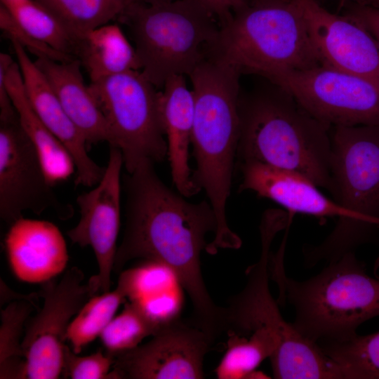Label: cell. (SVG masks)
Instances as JSON below:
<instances>
[{"label":"cell","mask_w":379,"mask_h":379,"mask_svg":"<svg viewBox=\"0 0 379 379\" xmlns=\"http://www.w3.org/2000/svg\"><path fill=\"white\" fill-rule=\"evenodd\" d=\"M154 165L144 161L124 175L126 227L113 271L121 272L135 258L168 266L191 299L193 321L214 340L225 331V310L209 295L200 260L208 244L206 236L216 231L214 211L208 201L189 202L170 189Z\"/></svg>","instance_id":"1"},{"label":"cell","mask_w":379,"mask_h":379,"mask_svg":"<svg viewBox=\"0 0 379 379\" xmlns=\"http://www.w3.org/2000/svg\"><path fill=\"white\" fill-rule=\"evenodd\" d=\"M240 74L211 56L189 75L194 103L191 145L196 168L192 179L206 192L217 221L213 239L207 246L211 254L241 245L226 216L239 138Z\"/></svg>","instance_id":"2"},{"label":"cell","mask_w":379,"mask_h":379,"mask_svg":"<svg viewBox=\"0 0 379 379\" xmlns=\"http://www.w3.org/2000/svg\"><path fill=\"white\" fill-rule=\"evenodd\" d=\"M240 93L239 163L255 161L299 173L332 192L331 126L272 84Z\"/></svg>","instance_id":"3"},{"label":"cell","mask_w":379,"mask_h":379,"mask_svg":"<svg viewBox=\"0 0 379 379\" xmlns=\"http://www.w3.org/2000/svg\"><path fill=\"white\" fill-rule=\"evenodd\" d=\"M286 236L270 255V277L279 288L277 302L295 310V328L318 344L341 341L357 334L365 321L379 316V280L367 274L354 252L329 263L318 274L299 281L286 276L284 257Z\"/></svg>","instance_id":"4"},{"label":"cell","mask_w":379,"mask_h":379,"mask_svg":"<svg viewBox=\"0 0 379 379\" xmlns=\"http://www.w3.org/2000/svg\"><path fill=\"white\" fill-rule=\"evenodd\" d=\"M331 135V194L350 216L319 244L303 246L308 267L335 262L379 235V124L333 126Z\"/></svg>","instance_id":"5"},{"label":"cell","mask_w":379,"mask_h":379,"mask_svg":"<svg viewBox=\"0 0 379 379\" xmlns=\"http://www.w3.org/2000/svg\"><path fill=\"white\" fill-rule=\"evenodd\" d=\"M288 213L266 211L260 225L259 260L246 270L244 289L230 300L225 309L226 333L248 335L259 329L269 331L277 348L270 358L277 379H345L340 367L319 346L304 338L283 318L269 287V262L272 243L277 234L290 225Z\"/></svg>","instance_id":"6"},{"label":"cell","mask_w":379,"mask_h":379,"mask_svg":"<svg viewBox=\"0 0 379 379\" xmlns=\"http://www.w3.org/2000/svg\"><path fill=\"white\" fill-rule=\"evenodd\" d=\"M211 55L270 82L320 65L296 0L244 3L222 22Z\"/></svg>","instance_id":"7"},{"label":"cell","mask_w":379,"mask_h":379,"mask_svg":"<svg viewBox=\"0 0 379 379\" xmlns=\"http://www.w3.org/2000/svg\"><path fill=\"white\" fill-rule=\"evenodd\" d=\"M117 20L128 29L140 71L157 88L173 75L189 76L211 56L220 28L194 0L128 4Z\"/></svg>","instance_id":"8"},{"label":"cell","mask_w":379,"mask_h":379,"mask_svg":"<svg viewBox=\"0 0 379 379\" xmlns=\"http://www.w3.org/2000/svg\"><path fill=\"white\" fill-rule=\"evenodd\" d=\"M89 86L106 120L109 147L120 149L127 173L144 161L164 160L168 147L159 91L140 70L91 81Z\"/></svg>","instance_id":"9"},{"label":"cell","mask_w":379,"mask_h":379,"mask_svg":"<svg viewBox=\"0 0 379 379\" xmlns=\"http://www.w3.org/2000/svg\"><path fill=\"white\" fill-rule=\"evenodd\" d=\"M271 83L331 126L379 124V83L368 78L320 64Z\"/></svg>","instance_id":"10"},{"label":"cell","mask_w":379,"mask_h":379,"mask_svg":"<svg viewBox=\"0 0 379 379\" xmlns=\"http://www.w3.org/2000/svg\"><path fill=\"white\" fill-rule=\"evenodd\" d=\"M36 147L20 125L17 112L0 115V216L12 224L25 211L51 209L62 219L73 208L57 197Z\"/></svg>","instance_id":"11"},{"label":"cell","mask_w":379,"mask_h":379,"mask_svg":"<svg viewBox=\"0 0 379 379\" xmlns=\"http://www.w3.org/2000/svg\"><path fill=\"white\" fill-rule=\"evenodd\" d=\"M77 267L67 270L58 281L43 283L41 309L30 319L22 343L26 378L56 379L62 374L69 326L83 305L95 295Z\"/></svg>","instance_id":"12"},{"label":"cell","mask_w":379,"mask_h":379,"mask_svg":"<svg viewBox=\"0 0 379 379\" xmlns=\"http://www.w3.org/2000/svg\"><path fill=\"white\" fill-rule=\"evenodd\" d=\"M213 340L192 320L163 326L146 343L114 355V379H201Z\"/></svg>","instance_id":"13"},{"label":"cell","mask_w":379,"mask_h":379,"mask_svg":"<svg viewBox=\"0 0 379 379\" xmlns=\"http://www.w3.org/2000/svg\"><path fill=\"white\" fill-rule=\"evenodd\" d=\"M124 159L119 149L110 147L107 165L93 188L77 198L80 218L67 234L73 244L91 246L98 273L88 282L95 294L109 291L120 226L121 172Z\"/></svg>","instance_id":"14"},{"label":"cell","mask_w":379,"mask_h":379,"mask_svg":"<svg viewBox=\"0 0 379 379\" xmlns=\"http://www.w3.org/2000/svg\"><path fill=\"white\" fill-rule=\"evenodd\" d=\"M320 64L379 83V45L361 25L315 0H296Z\"/></svg>","instance_id":"15"},{"label":"cell","mask_w":379,"mask_h":379,"mask_svg":"<svg viewBox=\"0 0 379 379\" xmlns=\"http://www.w3.org/2000/svg\"><path fill=\"white\" fill-rule=\"evenodd\" d=\"M11 41L31 107L74 160L75 185L95 186L102 178L105 168L90 157L86 140L67 114L51 84L34 60H31L27 50L15 40Z\"/></svg>","instance_id":"16"},{"label":"cell","mask_w":379,"mask_h":379,"mask_svg":"<svg viewBox=\"0 0 379 379\" xmlns=\"http://www.w3.org/2000/svg\"><path fill=\"white\" fill-rule=\"evenodd\" d=\"M4 243L9 266L21 281L45 283L67 266L66 241L49 221L22 217L11 224Z\"/></svg>","instance_id":"17"},{"label":"cell","mask_w":379,"mask_h":379,"mask_svg":"<svg viewBox=\"0 0 379 379\" xmlns=\"http://www.w3.org/2000/svg\"><path fill=\"white\" fill-rule=\"evenodd\" d=\"M242 182L239 190H251L288 211L317 217L349 218V213L325 197L311 180L289 171L255 161L240 163Z\"/></svg>","instance_id":"18"},{"label":"cell","mask_w":379,"mask_h":379,"mask_svg":"<svg viewBox=\"0 0 379 379\" xmlns=\"http://www.w3.org/2000/svg\"><path fill=\"white\" fill-rule=\"evenodd\" d=\"M159 103L173 182L182 196L192 197L200 190L193 181L189 164L194 103L184 75L166 80L159 91Z\"/></svg>","instance_id":"19"},{"label":"cell","mask_w":379,"mask_h":379,"mask_svg":"<svg viewBox=\"0 0 379 379\" xmlns=\"http://www.w3.org/2000/svg\"><path fill=\"white\" fill-rule=\"evenodd\" d=\"M34 62L53 88L68 117L88 144L105 141L109 134L105 117L81 72L77 58L60 61L45 56Z\"/></svg>","instance_id":"20"},{"label":"cell","mask_w":379,"mask_h":379,"mask_svg":"<svg viewBox=\"0 0 379 379\" xmlns=\"http://www.w3.org/2000/svg\"><path fill=\"white\" fill-rule=\"evenodd\" d=\"M130 301L139 304L161 325L180 318L183 287L168 266L154 260L121 272L118 280Z\"/></svg>","instance_id":"21"},{"label":"cell","mask_w":379,"mask_h":379,"mask_svg":"<svg viewBox=\"0 0 379 379\" xmlns=\"http://www.w3.org/2000/svg\"><path fill=\"white\" fill-rule=\"evenodd\" d=\"M6 84L20 125L38 150L49 182L53 185L67 180L75 173L74 160L63 145L43 124L31 107L16 61L8 70Z\"/></svg>","instance_id":"22"},{"label":"cell","mask_w":379,"mask_h":379,"mask_svg":"<svg viewBox=\"0 0 379 379\" xmlns=\"http://www.w3.org/2000/svg\"><path fill=\"white\" fill-rule=\"evenodd\" d=\"M77 58L85 67L91 81L140 70L135 49L117 24L107 23L84 34Z\"/></svg>","instance_id":"23"},{"label":"cell","mask_w":379,"mask_h":379,"mask_svg":"<svg viewBox=\"0 0 379 379\" xmlns=\"http://www.w3.org/2000/svg\"><path fill=\"white\" fill-rule=\"evenodd\" d=\"M15 21L38 41L77 58L80 38L35 0H1Z\"/></svg>","instance_id":"24"},{"label":"cell","mask_w":379,"mask_h":379,"mask_svg":"<svg viewBox=\"0 0 379 379\" xmlns=\"http://www.w3.org/2000/svg\"><path fill=\"white\" fill-rule=\"evenodd\" d=\"M227 349L215 370L218 379L267 378L256 371L262 361L270 358L277 348L275 338L259 329L248 335L227 333Z\"/></svg>","instance_id":"25"},{"label":"cell","mask_w":379,"mask_h":379,"mask_svg":"<svg viewBox=\"0 0 379 379\" xmlns=\"http://www.w3.org/2000/svg\"><path fill=\"white\" fill-rule=\"evenodd\" d=\"M30 300L11 301L1 310L0 378H26V361L22 343L25 322L36 307Z\"/></svg>","instance_id":"26"},{"label":"cell","mask_w":379,"mask_h":379,"mask_svg":"<svg viewBox=\"0 0 379 379\" xmlns=\"http://www.w3.org/2000/svg\"><path fill=\"white\" fill-rule=\"evenodd\" d=\"M317 345L341 368L345 379H379V331Z\"/></svg>","instance_id":"27"},{"label":"cell","mask_w":379,"mask_h":379,"mask_svg":"<svg viewBox=\"0 0 379 379\" xmlns=\"http://www.w3.org/2000/svg\"><path fill=\"white\" fill-rule=\"evenodd\" d=\"M81 38L86 32L118 19L124 0H35Z\"/></svg>","instance_id":"28"},{"label":"cell","mask_w":379,"mask_h":379,"mask_svg":"<svg viewBox=\"0 0 379 379\" xmlns=\"http://www.w3.org/2000/svg\"><path fill=\"white\" fill-rule=\"evenodd\" d=\"M126 298L124 289L117 284L114 291L95 295L83 305L72 320L67 333V340L74 353L79 354L100 335Z\"/></svg>","instance_id":"29"},{"label":"cell","mask_w":379,"mask_h":379,"mask_svg":"<svg viewBox=\"0 0 379 379\" xmlns=\"http://www.w3.org/2000/svg\"><path fill=\"white\" fill-rule=\"evenodd\" d=\"M162 326L139 304L130 301L100 337L106 352L114 355L140 345L145 338L154 335Z\"/></svg>","instance_id":"30"},{"label":"cell","mask_w":379,"mask_h":379,"mask_svg":"<svg viewBox=\"0 0 379 379\" xmlns=\"http://www.w3.org/2000/svg\"><path fill=\"white\" fill-rule=\"evenodd\" d=\"M71 347L65 345L62 373L72 379H113L112 374L114 361L113 354L102 350L88 356H79Z\"/></svg>","instance_id":"31"},{"label":"cell","mask_w":379,"mask_h":379,"mask_svg":"<svg viewBox=\"0 0 379 379\" xmlns=\"http://www.w3.org/2000/svg\"><path fill=\"white\" fill-rule=\"evenodd\" d=\"M0 27L10 39L18 41L36 57L45 56L60 61L76 58L58 52L34 39L18 25L2 4L0 8Z\"/></svg>","instance_id":"32"},{"label":"cell","mask_w":379,"mask_h":379,"mask_svg":"<svg viewBox=\"0 0 379 379\" xmlns=\"http://www.w3.org/2000/svg\"><path fill=\"white\" fill-rule=\"evenodd\" d=\"M344 15L364 27L379 45V7L354 3L347 7Z\"/></svg>","instance_id":"33"},{"label":"cell","mask_w":379,"mask_h":379,"mask_svg":"<svg viewBox=\"0 0 379 379\" xmlns=\"http://www.w3.org/2000/svg\"><path fill=\"white\" fill-rule=\"evenodd\" d=\"M211 11L215 17H218L222 22L230 15L232 11L240 8L244 0H194Z\"/></svg>","instance_id":"34"},{"label":"cell","mask_w":379,"mask_h":379,"mask_svg":"<svg viewBox=\"0 0 379 379\" xmlns=\"http://www.w3.org/2000/svg\"><path fill=\"white\" fill-rule=\"evenodd\" d=\"M126 2V4H147V5H154V4H159L161 3H164L166 1H169L171 0H124Z\"/></svg>","instance_id":"35"},{"label":"cell","mask_w":379,"mask_h":379,"mask_svg":"<svg viewBox=\"0 0 379 379\" xmlns=\"http://www.w3.org/2000/svg\"><path fill=\"white\" fill-rule=\"evenodd\" d=\"M357 3L379 7V0H355Z\"/></svg>","instance_id":"36"}]
</instances>
